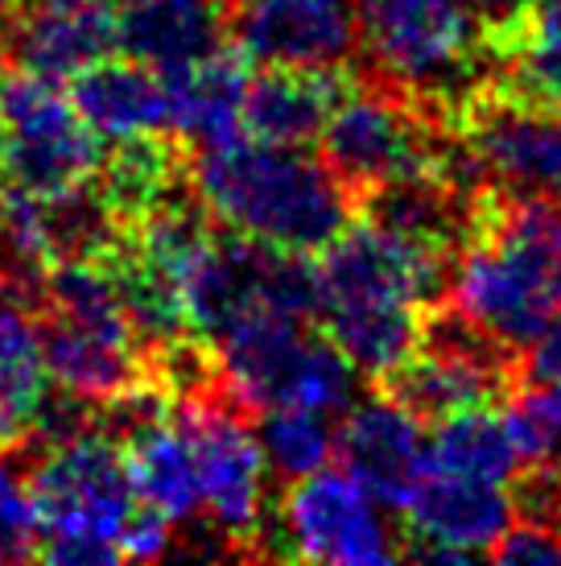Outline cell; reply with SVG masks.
<instances>
[{
	"label": "cell",
	"mask_w": 561,
	"mask_h": 566,
	"mask_svg": "<svg viewBox=\"0 0 561 566\" xmlns=\"http://www.w3.org/2000/svg\"><path fill=\"white\" fill-rule=\"evenodd\" d=\"M4 182L38 195H66L99 178L104 142L78 116L71 95L46 75L0 59Z\"/></svg>",
	"instance_id": "ba28073f"
},
{
	"label": "cell",
	"mask_w": 561,
	"mask_h": 566,
	"mask_svg": "<svg viewBox=\"0 0 561 566\" xmlns=\"http://www.w3.org/2000/svg\"><path fill=\"white\" fill-rule=\"evenodd\" d=\"M71 104L99 142L120 145L149 133H170L166 75L137 59H99L71 80Z\"/></svg>",
	"instance_id": "e0dca14e"
},
{
	"label": "cell",
	"mask_w": 561,
	"mask_h": 566,
	"mask_svg": "<svg viewBox=\"0 0 561 566\" xmlns=\"http://www.w3.org/2000/svg\"><path fill=\"white\" fill-rule=\"evenodd\" d=\"M318 145L356 207L372 190L417 174H442L454 182V161L463 149L451 112L375 75H356L339 108L330 112Z\"/></svg>",
	"instance_id": "3957f363"
},
{
	"label": "cell",
	"mask_w": 561,
	"mask_h": 566,
	"mask_svg": "<svg viewBox=\"0 0 561 566\" xmlns=\"http://www.w3.org/2000/svg\"><path fill=\"white\" fill-rule=\"evenodd\" d=\"M520 380H561V315L525 347Z\"/></svg>",
	"instance_id": "83f0119b"
},
{
	"label": "cell",
	"mask_w": 561,
	"mask_h": 566,
	"mask_svg": "<svg viewBox=\"0 0 561 566\" xmlns=\"http://www.w3.org/2000/svg\"><path fill=\"white\" fill-rule=\"evenodd\" d=\"M532 25H541V30H558L561 33V0H537L529 13Z\"/></svg>",
	"instance_id": "4dcf8cb0"
},
{
	"label": "cell",
	"mask_w": 561,
	"mask_h": 566,
	"mask_svg": "<svg viewBox=\"0 0 561 566\" xmlns=\"http://www.w3.org/2000/svg\"><path fill=\"white\" fill-rule=\"evenodd\" d=\"M504 422L520 468L561 459V380H520L508 394Z\"/></svg>",
	"instance_id": "cb8c5ba5"
},
{
	"label": "cell",
	"mask_w": 561,
	"mask_h": 566,
	"mask_svg": "<svg viewBox=\"0 0 561 566\" xmlns=\"http://www.w3.org/2000/svg\"><path fill=\"white\" fill-rule=\"evenodd\" d=\"M50 394L46 347L38 306L0 290V401L13 409L30 430L33 409Z\"/></svg>",
	"instance_id": "44dd1931"
},
{
	"label": "cell",
	"mask_w": 561,
	"mask_h": 566,
	"mask_svg": "<svg viewBox=\"0 0 561 566\" xmlns=\"http://www.w3.org/2000/svg\"><path fill=\"white\" fill-rule=\"evenodd\" d=\"M487 558L508 566H561V530L541 521H516L499 534Z\"/></svg>",
	"instance_id": "d4e9b609"
},
{
	"label": "cell",
	"mask_w": 561,
	"mask_h": 566,
	"mask_svg": "<svg viewBox=\"0 0 561 566\" xmlns=\"http://www.w3.org/2000/svg\"><path fill=\"white\" fill-rule=\"evenodd\" d=\"M558 475H561V459H558Z\"/></svg>",
	"instance_id": "d6a6232c"
},
{
	"label": "cell",
	"mask_w": 561,
	"mask_h": 566,
	"mask_svg": "<svg viewBox=\"0 0 561 566\" xmlns=\"http://www.w3.org/2000/svg\"><path fill=\"white\" fill-rule=\"evenodd\" d=\"M401 513H405L409 537H413L405 554L417 563L463 566L475 554L491 551L499 534L512 525V501L499 492V484L430 472V468L413 484Z\"/></svg>",
	"instance_id": "7c38bea8"
},
{
	"label": "cell",
	"mask_w": 561,
	"mask_h": 566,
	"mask_svg": "<svg viewBox=\"0 0 561 566\" xmlns=\"http://www.w3.org/2000/svg\"><path fill=\"white\" fill-rule=\"evenodd\" d=\"M0 187H4V128H0Z\"/></svg>",
	"instance_id": "1f68e13d"
},
{
	"label": "cell",
	"mask_w": 561,
	"mask_h": 566,
	"mask_svg": "<svg viewBox=\"0 0 561 566\" xmlns=\"http://www.w3.org/2000/svg\"><path fill=\"white\" fill-rule=\"evenodd\" d=\"M446 298L504 347L525 352L561 315V203L491 190L487 216L458 252Z\"/></svg>",
	"instance_id": "7a4b0ae2"
},
{
	"label": "cell",
	"mask_w": 561,
	"mask_h": 566,
	"mask_svg": "<svg viewBox=\"0 0 561 566\" xmlns=\"http://www.w3.org/2000/svg\"><path fill=\"white\" fill-rule=\"evenodd\" d=\"M343 468L372 492L384 509H401L425 475V434L421 418L396 397L375 389L343 413L339 426Z\"/></svg>",
	"instance_id": "5bb4252c"
},
{
	"label": "cell",
	"mask_w": 561,
	"mask_h": 566,
	"mask_svg": "<svg viewBox=\"0 0 561 566\" xmlns=\"http://www.w3.org/2000/svg\"><path fill=\"white\" fill-rule=\"evenodd\" d=\"M252 83V59L240 46H223L203 63L166 71L170 133L178 142L207 149L244 137V99Z\"/></svg>",
	"instance_id": "ac0fdd59"
},
{
	"label": "cell",
	"mask_w": 561,
	"mask_h": 566,
	"mask_svg": "<svg viewBox=\"0 0 561 566\" xmlns=\"http://www.w3.org/2000/svg\"><path fill=\"white\" fill-rule=\"evenodd\" d=\"M425 468L487 480V484H508L520 468V455L512 447L508 422L491 406H479L437 422V430L425 439Z\"/></svg>",
	"instance_id": "ffe728a7"
},
{
	"label": "cell",
	"mask_w": 561,
	"mask_h": 566,
	"mask_svg": "<svg viewBox=\"0 0 561 566\" xmlns=\"http://www.w3.org/2000/svg\"><path fill=\"white\" fill-rule=\"evenodd\" d=\"M25 439H30L25 422H21L13 409L0 401V455H13V451H21V447H25Z\"/></svg>",
	"instance_id": "f546056e"
},
{
	"label": "cell",
	"mask_w": 561,
	"mask_h": 566,
	"mask_svg": "<svg viewBox=\"0 0 561 566\" xmlns=\"http://www.w3.org/2000/svg\"><path fill=\"white\" fill-rule=\"evenodd\" d=\"M467 4H470V13L484 21L487 42H491V38H499V33L525 25L537 0H467Z\"/></svg>",
	"instance_id": "f1b7e54d"
},
{
	"label": "cell",
	"mask_w": 561,
	"mask_h": 566,
	"mask_svg": "<svg viewBox=\"0 0 561 566\" xmlns=\"http://www.w3.org/2000/svg\"><path fill=\"white\" fill-rule=\"evenodd\" d=\"M256 439L268 459V472L294 484L301 475L322 472L339 451V430L327 413L301 406H268L256 418Z\"/></svg>",
	"instance_id": "603a6c76"
},
{
	"label": "cell",
	"mask_w": 561,
	"mask_h": 566,
	"mask_svg": "<svg viewBox=\"0 0 561 566\" xmlns=\"http://www.w3.org/2000/svg\"><path fill=\"white\" fill-rule=\"evenodd\" d=\"M405 551L384 504L356 475L322 468L285 488L273 509L268 554L327 566H375Z\"/></svg>",
	"instance_id": "9c48e42d"
},
{
	"label": "cell",
	"mask_w": 561,
	"mask_h": 566,
	"mask_svg": "<svg viewBox=\"0 0 561 566\" xmlns=\"http://www.w3.org/2000/svg\"><path fill=\"white\" fill-rule=\"evenodd\" d=\"M454 128L487 187L561 203V112L532 108L487 83L454 112Z\"/></svg>",
	"instance_id": "30bf717a"
},
{
	"label": "cell",
	"mask_w": 561,
	"mask_h": 566,
	"mask_svg": "<svg viewBox=\"0 0 561 566\" xmlns=\"http://www.w3.org/2000/svg\"><path fill=\"white\" fill-rule=\"evenodd\" d=\"M173 521L161 517L149 504H137L133 517H128L125 534H120V558L128 563H154V558H166L173 551Z\"/></svg>",
	"instance_id": "4316f807"
},
{
	"label": "cell",
	"mask_w": 561,
	"mask_h": 566,
	"mask_svg": "<svg viewBox=\"0 0 561 566\" xmlns=\"http://www.w3.org/2000/svg\"><path fill=\"white\" fill-rule=\"evenodd\" d=\"M359 50L375 80L454 112L491 83V46L467 0H359Z\"/></svg>",
	"instance_id": "277c9868"
},
{
	"label": "cell",
	"mask_w": 561,
	"mask_h": 566,
	"mask_svg": "<svg viewBox=\"0 0 561 566\" xmlns=\"http://www.w3.org/2000/svg\"><path fill=\"white\" fill-rule=\"evenodd\" d=\"M25 488L42 525L46 563H120V534L137 509L125 447L104 426L46 447Z\"/></svg>",
	"instance_id": "5b68a950"
},
{
	"label": "cell",
	"mask_w": 561,
	"mask_h": 566,
	"mask_svg": "<svg viewBox=\"0 0 561 566\" xmlns=\"http://www.w3.org/2000/svg\"><path fill=\"white\" fill-rule=\"evenodd\" d=\"M223 389L248 409L301 406L327 418H343L356 406V364L318 339L310 323L280 311H248L219 335L215 344Z\"/></svg>",
	"instance_id": "8992f818"
},
{
	"label": "cell",
	"mask_w": 561,
	"mask_h": 566,
	"mask_svg": "<svg viewBox=\"0 0 561 566\" xmlns=\"http://www.w3.org/2000/svg\"><path fill=\"white\" fill-rule=\"evenodd\" d=\"M351 83L356 75L347 66H261L244 99V133L268 145L306 149L322 137Z\"/></svg>",
	"instance_id": "2e32d148"
},
{
	"label": "cell",
	"mask_w": 561,
	"mask_h": 566,
	"mask_svg": "<svg viewBox=\"0 0 561 566\" xmlns=\"http://www.w3.org/2000/svg\"><path fill=\"white\" fill-rule=\"evenodd\" d=\"M38 551H42V525L30 488L21 484L0 501V563H25L38 558Z\"/></svg>",
	"instance_id": "484cf974"
},
{
	"label": "cell",
	"mask_w": 561,
	"mask_h": 566,
	"mask_svg": "<svg viewBox=\"0 0 561 566\" xmlns=\"http://www.w3.org/2000/svg\"><path fill=\"white\" fill-rule=\"evenodd\" d=\"M120 46L116 0H21L0 30V59L63 83Z\"/></svg>",
	"instance_id": "4fadbf2b"
},
{
	"label": "cell",
	"mask_w": 561,
	"mask_h": 566,
	"mask_svg": "<svg viewBox=\"0 0 561 566\" xmlns=\"http://www.w3.org/2000/svg\"><path fill=\"white\" fill-rule=\"evenodd\" d=\"M232 42L256 66H347L359 9L356 0H232Z\"/></svg>",
	"instance_id": "8fae6325"
},
{
	"label": "cell",
	"mask_w": 561,
	"mask_h": 566,
	"mask_svg": "<svg viewBox=\"0 0 561 566\" xmlns=\"http://www.w3.org/2000/svg\"><path fill=\"white\" fill-rule=\"evenodd\" d=\"M190 182L215 223L285 252H322L356 216L327 161L248 133L190 149Z\"/></svg>",
	"instance_id": "6da1fadb"
},
{
	"label": "cell",
	"mask_w": 561,
	"mask_h": 566,
	"mask_svg": "<svg viewBox=\"0 0 561 566\" xmlns=\"http://www.w3.org/2000/svg\"><path fill=\"white\" fill-rule=\"evenodd\" d=\"M173 413L194 442L203 521H211V530L227 542L232 554H268V459L248 426V409L219 385L194 397H173Z\"/></svg>",
	"instance_id": "52a82bcc"
},
{
	"label": "cell",
	"mask_w": 561,
	"mask_h": 566,
	"mask_svg": "<svg viewBox=\"0 0 561 566\" xmlns=\"http://www.w3.org/2000/svg\"><path fill=\"white\" fill-rule=\"evenodd\" d=\"M120 447H125V463L140 504L157 509L173 525L203 521V484H199L194 442H190L187 426L178 422L173 409L128 430Z\"/></svg>",
	"instance_id": "d6986e66"
},
{
	"label": "cell",
	"mask_w": 561,
	"mask_h": 566,
	"mask_svg": "<svg viewBox=\"0 0 561 566\" xmlns=\"http://www.w3.org/2000/svg\"><path fill=\"white\" fill-rule=\"evenodd\" d=\"M491 46V83L499 92L525 99L532 108L561 112V33L541 25H516L487 42Z\"/></svg>",
	"instance_id": "7402d4cb"
},
{
	"label": "cell",
	"mask_w": 561,
	"mask_h": 566,
	"mask_svg": "<svg viewBox=\"0 0 561 566\" xmlns=\"http://www.w3.org/2000/svg\"><path fill=\"white\" fill-rule=\"evenodd\" d=\"M116 30L128 59L166 75L232 46V0H116Z\"/></svg>",
	"instance_id": "9a60e30c"
}]
</instances>
